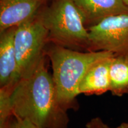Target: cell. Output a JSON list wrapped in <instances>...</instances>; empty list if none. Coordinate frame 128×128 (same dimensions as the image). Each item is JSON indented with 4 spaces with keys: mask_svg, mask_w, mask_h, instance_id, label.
<instances>
[{
    "mask_svg": "<svg viewBox=\"0 0 128 128\" xmlns=\"http://www.w3.org/2000/svg\"><path fill=\"white\" fill-rule=\"evenodd\" d=\"M46 56L33 71L18 80L11 94L14 116L28 120L42 128H68L70 118L60 104Z\"/></svg>",
    "mask_w": 128,
    "mask_h": 128,
    "instance_id": "obj_1",
    "label": "cell"
},
{
    "mask_svg": "<svg viewBox=\"0 0 128 128\" xmlns=\"http://www.w3.org/2000/svg\"><path fill=\"white\" fill-rule=\"evenodd\" d=\"M49 44L44 54L52 65L58 98L66 110L76 109L78 87L85 74L94 62L113 54L108 51L81 52Z\"/></svg>",
    "mask_w": 128,
    "mask_h": 128,
    "instance_id": "obj_2",
    "label": "cell"
},
{
    "mask_svg": "<svg viewBox=\"0 0 128 128\" xmlns=\"http://www.w3.org/2000/svg\"><path fill=\"white\" fill-rule=\"evenodd\" d=\"M38 16L48 30L49 43L88 51V30L74 0H55Z\"/></svg>",
    "mask_w": 128,
    "mask_h": 128,
    "instance_id": "obj_3",
    "label": "cell"
},
{
    "mask_svg": "<svg viewBox=\"0 0 128 128\" xmlns=\"http://www.w3.org/2000/svg\"><path fill=\"white\" fill-rule=\"evenodd\" d=\"M48 43V30L38 16L17 27L14 47L21 77L33 71L45 56Z\"/></svg>",
    "mask_w": 128,
    "mask_h": 128,
    "instance_id": "obj_4",
    "label": "cell"
},
{
    "mask_svg": "<svg viewBox=\"0 0 128 128\" xmlns=\"http://www.w3.org/2000/svg\"><path fill=\"white\" fill-rule=\"evenodd\" d=\"M88 51L128 55V14L110 16L90 26Z\"/></svg>",
    "mask_w": 128,
    "mask_h": 128,
    "instance_id": "obj_5",
    "label": "cell"
},
{
    "mask_svg": "<svg viewBox=\"0 0 128 128\" xmlns=\"http://www.w3.org/2000/svg\"><path fill=\"white\" fill-rule=\"evenodd\" d=\"M16 28L0 32V88L14 87L21 78L14 47Z\"/></svg>",
    "mask_w": 128,
    "mask_h": 128,
    "instance_id": "obj_6",
    "label": "cell"
},
{
    "mask_svg": "<svg viewBox=\"0 0 128 128\" xmlns=\"http://www.w3.org/2000/svg\"><path fill=\"white\" fill-rule=\"evenodd\" d=\"M40 6V0H1L0 32L34 18Z\"/></svg>",
    "mask_w": 128,
    "mask_h": 128,
    "instance_id": "obj_7",
    "label": "cell"
},
{
    "mask_svg": "<svg viewBox=\"0 0 128 128\" xmlns=\"http://www.w3.org/2000/svg\"><path fill=\"white\" fill-rule=\"evenodd\" d=\"M114 55L102 58L90 67L79 85V94L101 95L110 92V68Z\"/></svg>",
    "mask_w": 128,
    "mask_h": 128,
    "instance_id": "obj_8",
    "label": "cell"
},
{
    "mask_svg": "<svg viewBox=\"0 0 128 128\" xmlns=\"http://www.w3.org/2000/svg\"><path fill=\"white\" fill-rule=\"evenodd\" d=\"M90 26L110 16L128 14V6L122 0H74ZM89 26V27H90Z\"/></svg>",
    "mask_w": 128,
    "mask_h": 128,
    "instance_id": "obj_9",
    "label": "cell"
},
{
    "mask_svg": "<svg viewBox=\"0 0 128 128\" xmlns=\"http://www.w3.org/2000/svg\"><path fill=\"white\" fill-rule=\"evenodd\" d=\"M110 92L117 97L128 94V55H114L110 68Z\"/></svg>",
    "mask_w": 128,
    "mask_h": 128,
    "instance_id": "obj_10",
    "label": "cell"
},
{
    "mask_svg": "<svg viewBox=\"0 0 128 128\" xmlns=\"http://www.w3.org/2000/svg\"><path fill=\"white\" fill-rule=\"evenodd\" d=\"M14 128H42L37 126L28 120L15 116L14 124Z\"/></svg>",
    "mask_w": 128,
    "mask_h": 128,
    "instance_id": "obj_11",
    "label": "cell"
},
{
    "mask_svg": "<svg viewBox=\"0 0 128 128\" xmlns=\"http://www.w3.org/2000/svg\"><path fill=\"white\" fill-rule=\"evenodd\" d=\"M86 128H110L99 117L92 118L86 124Z\"/></svg>",
    "mask_w": 128,
    "mask_h": 128,
    "instance_id": "obj_12",
    "label": "cell"
},
{
    "mask_svg": "<svg viewBox=\"0 0 128 128\" xmlns=\"http://www.w3.org/2000/svg\"><path fill=\"white\" fill-rule=\"evenodd\" d=\"M15 116L0 118V128H14Z\"/></svg>",
    "mask_w": 128,
    "mask_h": 128,
    "instance_id": "obj_13",
    "label": "cell"
},
{
    "mask_svg": "<svg viewBox=\"0 0 128 128\" xmlns=\"http://www.w3.org/2000/svg\"><path fill=\"white\" fill-rule=\"evenodd\" d=\"M116 128H128V121L122 122L119 126H117Z\"/></svg>",
    "mask_w": 128,
    "mask_h": 128,
    "instance_id": "obj_14",
    "label": "cell"
},
{
    "mask_svg": "<svg viewBox=\"0 0 128 128\" xmlns=\"http://www.w3.org/2000/svg\"><path fill=\"white\" fill-rule=\"evenodd\" d=\"M123 1H124V4H125L126 6H128V0H122Z\"/></svg>",
    "mask_w": 128,
    "mask_h": 128,
    "instance_id": "obj_15",
    "label": "cell"
}]
</instances>
